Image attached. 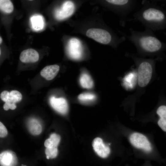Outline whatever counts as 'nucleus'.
<instances>
[{"instance_id":"nucleus-1","label":"nucleus","mask_w":166,"mask_h":166,"mask_svg":"<svg viewBox=\"0 0 166 166\" xmlns=\"http://www.w3.org/2000/svg\"><path fill=\"white\" fill-rule=\"evenodd\" d=\"M143 31H138L132 28L129 29L130 34L127 35L117 29L121 36L133 43L136 46L138 53L141 56L163 57L166 43L160 40L151 30L145 27Z\"/></svg>"},{"instance_id":"nucleus-2","label":"nucleus","mask_w":166,"mask_h":166,"mask_svg":"<svg viewBox=\"0 0 166 166\" xmlns=\"http://www.w3.org/2000/svg\"><path fill=\"white\" fill-rule=\"evenodd\" d=\"M132 18L128 20L140 22L144 27L154 32L166 29V11L160 8L153 6L144 5L140 10L134 12Z\"/></svg>"},{"instance_id":"nucleus-3","label":"nucleus","mask_w":166,"mask_h":166,"mask_svg":"<svg viewBox=\"0 0 166 166\" xmlns=\"http://www.w3.org/2000/svg\"><path fill=\"white\" fill-rule=\"evenodd\" d=\"M108 3L114 6V12L119 18V24L124 27L130 17L129 16L133 11L129 6V0H105Z\"/></svg>"},{"instance_id":"nucleus-4","label":"nucleus","mask_w":166,"mask_h":166,"mask_svg":"<svg viewBox=\"0 0 166 166\" xmlns=\"http://www.w3.org/2000/svg\"><path fill=\"white\" fill-rule=\"evenodd\" d=\"M22 98V95L19 91L12 90L10 92L4 90L0 93V99L5 102L3 108L5 111L9 109L14 110L16 108L15 103L20 101Z\"/></svg>"},{"instance_id":"nucleus-5","label":"nucleus","mask_w":166,"mask_h":166,"mask_svg":"<svg viewBox=\"0 0 166 166\" xmlns=\"http://www.w3.org/2000/svg\"><path fill=\"white\" fill-rule=\"evenodd\" d=\"M75 5L71 1L64 2L61 6L56 9L54 12V16L57 20H64L70 16L74 13Z\"/></svg>"},{"instance_id":"nucleus-6","label":"nucleus","mask_w":166,"mask_h":166,"mask_svg":"<svg viewBox=\"0 0 166 166\" xmlns=\"http://www.w3.org/2000/svg\"><path fill=\"white\" fill-rule=\"evenodd\" d=\"M69 56L74 60L81 58L82 54V48L81 43L77 38H73L69 41L67 47Z\"/></svg>"},{"instance_id":"nucleus-7","label":"nucleus","mask_w":166,"mask_h":166,"mask_svg":"<svg viewBox=\"0 0 166 166\" xmlns=\"http://www.w3.org/2000/svg\"><path fill=\"white\" fill-rule=\"evenodd\" d=\"M131 144L135 147L143 149L147 152L152 150L150 142L147 138L143 134L137 132L132 134L130 137Z\"/></svg>"},{"instance_id":"nucleus-8","label":"nucleus","mask_w":166,"mask_h":166,"mask_svg":"<svg viewBox=\"0 0 166 166\" xmlns=\"http://www.w3.org/2000/svg\"><path fill=\"white\" fill-rule=\"evenodd\" d=\"M52 107L56 111L62 114H65L68 112V106L66 100L63 97L57 98L53 96L49 100Z\"/></svg>"},{"instance_id":"nucleus-9","label":"nucleus","mask_w":166,"mask_h":166,"mask_svg":"<svg viewBox=\"0 0 166 166\" xmlns=\"http://www.w3.org/2000/svg\"><path fill=\"white\" fill-rule=\"evenodd\" d=\"M92 146L95 152L102 158H106L110 152L109 146L103 143L100 138L96 137L93 140Z\"/></svg>"},{"instance_id":"nucleus-10","label":"nucleus","mask_w":166,"mask_h":166,"mask_svg":"<svg viewBox=\"0 0 166 166\" xmlns=\"http://www.w3.org/2000/svg\"><path fill=\"white\" fill-rule=\"evenodd\" d=\"M20 59L24 63H33L37 61L39 59L38 52L33 49H28L23 50L20 53Z\"/></svg>"},{"instance_id":"nucleus-11","label":"nucleus","mask_w":166,"mask_h":166,"mask_svg":"<svg viewBox=\"0 0 166 166\" xmlns=\"http://www.w3.org/2000/svg\"><path fill=\"white\" fill-rule=\"evenodd\" d=\"M60 70L58 65H48L43 68L40 72L41 76L47 80L54 79L58 74Z\"/></svg>"},{"instance_id":"nucleus-12","label":"nucleus","mask_w":166,"mask_h":166,"mask_svg":"<svg viewBox=\"0 0 166 166\" xmlns=\"http://www.w3.org/2000/svg\"><path fill=\"white\" fill-rule=\"evenodd\" d=\"M17 158L14 152L6 151L0 154V161L5 166H14L16 164Z\"/></svg>"},{"instance_id":"nucleus-13","label":"nucleus","mask_w":166,"mask_h":166,"mask_svg":"<svg viewBox=\"0 0 166 166\" xmlns=\"http://www.w3.org/2000/svg\"><path fill=\"white\" fill-rule=\"evenodd\" d=\"M28 128L30 132L34 135H39L41 133L42 128L39 122L36 119L30 120L28 124Z\"/></svg>"},{"instance_id":"nucleus-14","label":"nucleus","mask_w":166,"mask_h":166,"mask_svg":"<svg viewBox=\"0 0 166 166\" xmlns=\"http://www.w3.org/2000/svg\"><path fill=\"white\" fill-rule=\"evenodd\" d=\"M14 9L13 4L10 0H0V11L2 14H10Z\"/></svg>"},{"instance_id":"nucleus-15","label":"nucleus","mask_w":166,"mask_h":166,"mask_svg":"<svg viewBox=\"0 0 166 166\" xmlns=\"http://www.w3.org/2000/svg\"><path fill=\"white\" fill-rule=\"evenodd\" d=\"M30 22L33 29L36 30H42L44 26L43 18L41 15H34L30 18Z\"/></svg>"},{"instance_id":"nucleus-16","label":"nucleus","mask_w":166,"mask_h":166,"mask_svg":"<svg viewBox=\"0 0 166 166\" xmlns=\"http://www.w3.org/2000/svg\"><path fill=\"white\" fill-rule=\"evenodd\" d=\"M80 82L81 86L86 89L92 88L93 86V82L91 77L88 74L82 73L80 78Z\"/></svg>"},{"instance_id":"nucleus-17","label":"nucleus","mask_w":166,"mask_h":166,"mask_svg":"<svg viewBox=\"0 0 166 166\" xmlns=\"http://www.w3.org/2000/svg\"><path fill=\"white\" fill-rule=\"evenodd\" d=\"M137 79V75L134 73H129L125 76L123 80L124 86L127 89H132Z\"/></svg>"},{"instance_id":"nucleus-18","label":"nucleus","mask_w":166,"mask_h":166,"mask_svg":"<svg viewBox=\"0 0 166 166\" xmlns=\"http://www.w3.org/2000/svg\"><path fill=\"white\" fill-rule=\"evenodd\" d=\"M95 97L93 94L86 93H81L78 97V99L81 101H88L93 100Z\"/></svg>"},{"instance_id":"nucleus-19","label":"nucleus","mask_w":166,"mask_h":166,"mask_svg":"<svg viewBox=\"0 0 166 166\" xmlns=\"http://www.w3.org/2000/svg\"><path fill=\"white\" fill-rule=\"evenodd\" d=\"M45 153L46 156H48L49 158L51 159L54 158L57 156V155L58 149L57 147L46 148Z\"/></svg>"},{"instance_id":"nucleus-20","label":"nucleus","mask_w":166,"mask_h":166,"mask_svg":"<svg viewBox=\"0 0 166 166\" xmlns=\"http://www.w3.org/2000/svg\"><path fill=\"white\" fill-rule=\"evenodd\" d=\"M157 114L161 119H166V106L165 105L160 106L156 111Z\"/></svg>"},{"instance_id":"nucleus-21","label":"nucleus","mask_w":166,"mask_h":166,"mask_svg":"<svg viewBox=\"0 0 166 166\" xmlns=\"http://www.w3.org/2000/svg\"><path fill=\"white\" fill-rule=\"evenodd\" d=\"M7 134L8 131L6 128L0 121V137L4 138L7 136Z\"/></svg>"},{"instance_id":"nucleus-22","label":"nucleus","mask_w":166,"mask_h":166,"mask_svg":"<svg viewBox=\"0 0 166 166\" xmlns=\"http://www.w3.org/2000/svg\"><path fill=\"white\" fill-rule=\"evenodd\" d=\"M160 127L164 131H166V119L160 118L157 122Z\"/></svg>"},{"instance_id":"nucleus-23","label":"nucleus","mask_w":166,"mask_h":166,"mask_svg":"<svg viewBox=\"0 0 166 166\" xmlns=\"http://www.w3.org/2000/svg\"><path fill=\"white\" fill-rule=\"evenodd\" d=\"M3 43V40L2 37L0 36V58L2 56V45Z\"/></svg>"},{"instance_id":"nucleus-24","label":"nucleus","mask_w":166,"mask_h":166,"mask_svg":"<svg viewBox=\"0 0 166 166\" xmlns=\"http://www.w3.org/2000/svg\"><path fill=\"white\" fill-rule=\"evenodd\" d=\"M46 158L48 159H49V157L48 156H46Z\"/></svg>"},{"instance_id":"nucleus-25","label":"nucleus","mask_w":166,"mask_h":166,"mask_svg":"<svg viewBox=\"0 0 166 166\" xmlns=\"http://www.w3.org/2000/svg\"><path fill=\"white\" fill-rule=\"evenodd\" d=\"M29 0V1H33V0Z\"/></svg>"}]
</instances>
